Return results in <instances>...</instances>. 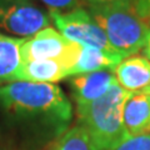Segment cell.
<instances>
[{
    "label": "cell",
    "instance_id": "cell-13",
    "mask_svg": "<svg viewBox=\"0 0 150 150\" xmlns=\"http://www.w3.org/2000/svg\"><path fill=\"white\" fill-rule=\"evenodd\" d=\"M44 150H95L90 138L80 125L70 128L51 142Z\"/></svg>",
    "mask_w": 150,
    "mask_h": 150
},
{
    "label": "cell",
    "instance_id": "cell-20",
    "mask_svg": "<svg viewBox=\"0 0 150 150\" xmlns=\"http://www.w3.org/2000/svg\"><path fill=\"white\" fill-rule=\"evenodd\" d=\"M146 24L149 25V28H150V19H149V20H146Z\"/></svg>",
    "mask_w": 150,
    "mask_h": 150
},
{
    "label": "cell",
    "instance_id": "cell-6",
    "mask_svg": "<svg viewBox=\"0 0 150 150\" xmlns=\"http://www.w3.org/2000/svg\"><path fill=\"white\" fill-rule=\"evenodd\" d=\"M49 24L50 16L31 0H0V30L8 35L29 38Z\"/></svg>",
    "mask_w": 150,
    "mask_h": 150
},
{
    "label": "cell",
    "instance_id": "cell-17",
    "mask_svg": "<svg viewBox=\"0 0 150 150\" xmlns=\"http://www.w3.org/2000/svg\"><path fill=\"white\" fill-rule=\"evenodd\" d=\"M90 5H109V4H123V3H131L133 0H83Z\"/></svg>",
    "mask_w": 150,
    "mask_h": 150
},
{
    "label": "cell",
    "instance_id": "cell-8",
    "mask_svg": "<svg viewBox=\"0 0 150 150\" xmlns=\"http://www.w3.org/2000/svg\"><path fill=\"white\" fill-rule=\"evenodd\" d=\"M119 85L130 93L143 91L150 85V60L143 55L124 58L114 69Z\"/></svg>",
    "mask_w": 150,
    "mask_h": 150
},
{
    "label": "cell",
    "instance_id": "cell-4",
    "mask_svg": "<svg viewBox=\"0 0 150 150\" xmlns=\"http://www.w3.org/2000/svg\"><path fill=\"white\" fill-rule=\"evenodd\" d=\"M49 16L67 39L81 45L109 51V53H118L109 43L104 30L98 25L90 13L85 9L76 8L67 13L50 10Z\"/></svg>",
    "mask_w": 150,
    "mask_h": 150
},
{
    "label": "cell",
    "instance_id": "cell-3",
    "mask_svg": "<svg viewBox=\"0 0 150 150\" xmlns=\"http://www.w3.org/2000/svg\"><path fill=\"white\" fill-rule=\"evenodd\" d=\"M89 13L104 30L114 50L124 58L137 54L145 46L150 28L137 15L131 3L90 5Z\"/></svg>",
    "mask_w": 150,
    "mask_h": 150
},
{
    "label": "cell",
    "instance_id": "cell-9",
    "mask_svg": "<svg viewBox=\"0 0 150 150\" xmlns=\"http://www.w3.org/2000/svg\"><path fill=\"white\" fill-rule=\"evenodd\" d=\"M123 120L129 137L150 133V95L130 93L124 103Z\"/></svg>",
    "mask_w": 150,
    "mask_h": 150
},
{
    "label": "cell",
    "instance_id": "cell-5",
    "mask_svg": "<svg viewBox=\"0 0 150 150\" xmlns=\"http://www.w3.org/2000/svg\"><path fill=\"white\" fill-rule=\"evenodd\" d=\"M79 51L80 44L67 39L60 31L48 26L33 36L25 38L20 48V55L23 62L50 59L62 60L67 64L69 75V70L76 62Z\"/></svg>",
    "mask_w": 150,
    "mask_h": 150
},
{
    "label": "cell",
    "instance_id": "cell-16",
    "mask_svg": "<svg viewBox=\"0 0 150 150\" xmlns=\"http://www.w3.org/2000/svg\"><path fill=\"white\" fill-rule=\"evenodd\" d=\"M133 8L140 19L145 21L150 19V0H133Z\"/></svg>",
    "mask_w": 150,
    "mask_h": 150
},
{
    "label": "cell",
    "instance_id": "cell-15",
    "mask_svg": "<svg viewBox=\"0 0 150 150\" xmlns=\"http://www.w3.org/2000/svg\"><path fill=\"white\" fill-rule=\"evenodd\" d=\"M46 6L50 8V10H73L79 8L81 0H41Z\"/></svg>",
    "mask_w": 150,
    "mask_h": 150
},
{
    "label": "cell",
    "instance_id": "cell-10",
    "mask_svg": "<svg viewBox=\"0 0 150 150\" xmlns=\"http://www.w3.org/2000/svg\"><path fill=\"white\" fill-rule=\"evenodd\" d=\"M68 76V67L62 60H29L21 62L14 81L51 83Z\"/></svg>",
    "mask_w": 150,
    "mask_h": 150
},
{
    "label": "cell",
    "instance_id": "cell-1",
    "mask_svg": "<svg viewBox=\"0 0 150 150\" xmlns=\"http://www.w3.org/2000/svg\"><path fill=\"white\" fill-rule=\"evenodd\" d=\"M71 103L51 83L0 85V138L13 150H39L69 129Z\"/></svg>",
    "mask_w": 150,
    "mask_h": 150
},
{
    "label": "cell",
    "instance_id": "cell-11",
    "mask_svg": "<svg viewBox=\"0 0 150 150\" xmlns=\"http://www.w3.org/2000/svg\"><path fill=\"white\" fill-rule=\"evenodd\" d=\"M123 59L124 56L119 53H109L98 48L80 44L78 59L69 70L68 76L98 71V70H114Z\"/></svg>",
    "mask_w": 150,
    "mask_h": 150
},
{
    "label": "cell",
    "instance_id": "cell-14",
    "mask_svg": "<svg viewBox=\"0 0 150 150\" xmlns=\"http://www.w3.org/2000/svg\"><path fill=\"white\" fill-rule=\"evenodd\" d=\"M110 150H150V133L128 137Z\"/></svg>",
    "mask_w": 150,
    "mask_h": 150
},
{
    "label": "cell",
    "instance_id": "cell-2",
    "mask_svg": "<svg viewBox=\"0 0 150 150\" xmlns=\"http://www.w3.org/2000/svg\"><path fill=\"white\" fill-rule=\"evenodd\" d=\"M129 94L116 83L99 99L76 104L79 123L95 150H110L129 137L123 120L124 103Z\"/></svg>",
    "mask_w": 150,
    "mask_h": 150
},
{
    "label": "cell",
    "instance_id": "cell-18",
    "mask_svg": "<svg viewBox=\"0 0 150 150\" xmlns=\"http://www.w3.org/2000/svg\"><path fill=\"white\" fill-rule=\"evenodd\" d=\"M143 51H144V55L150 60V31H149V34H148L146 43H145V46L143 48Z\"/></svg>",
    "mask_w": 150,
    "mask_h": 150
},
{
    "label": "cell",
    "instance_id": "cell-7",
    "mask_svg": "<svg viewBox=\"0 0 150 150\" xmlns=\"http://www.w3.org/2000/svg\"><path fill=\"white\" fill-rule=\"evenodd\" d=\"M114 70H98V71L78 74L70 76V88L76 104H84L96 100L110 90L116 84Z\"/></svg>",
    "mask_w": 150,
    "mask_h": 150
},
{
    "label": "cell",
    "instance_id": "cell-19",
    "mask_svg": "<svg viewBox=\"0 0 150 150\" xmlns=\"http://www.w3.org/2000/svg\"><path fill=\"white\" fill-rule=\"evenodd\" d=\"M140 93H144V94H149V95H150V85L146 88V89H144V90L143 91H140Z\"/></svg>",
    "mask_w": 150,
    "mask_h": 150
},
{
    "label": "cell",
    "instance_id": "cell-12",
    "mask_svg": "<svg viewBox=\"0 0 150 150\" xmlns=\"http://www.w3.org/2000/svg\"><path fill=\"white\" fill-rule=\"evenodd\" d=\"M25 38L11 36L0 33V85L14 81L21 64L20 48Z\"/></svg>",
    "mask_w": 150,
    "mask_h": 150
}]
</instances>
